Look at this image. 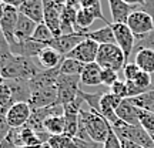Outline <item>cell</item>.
Wrapping results in <instances>:
<instances>
[{
    "label": "cell",
    "mask_w": 154,
    "mask_h": 148,
    "mask_svg": "<svg viewBox=\"0 0 154 148\" xmlns=\"http://www.w3.org/2000/svg\"><path fill=\"white\" fill-rule=\"evenodd\" d=\"M111 131V124L94 110H83L79 114V130L76 137L84 141L104 144Z\"/></svg>",
    "instance_id": "obj_1"
},
{
    "label": "cell",
    "mask_w": 154,
    "mask_h": 148,
    "mask_svg": "<svg viewBox=\"0 0 154 148\" xmlns=\"http://www.w3.org/2000/svg\"><path fill=\"white\" fill-rule=\"evenodd\" d=\"M42 71L32 59H24L13 53L0 57V76L3 80H32Z\"/></svg>",
    "instance_id": "obj_2"
},
{
    "label": "cell",
    "mask_w": 154,
    "mask_h": 148,
    "mask_svg": "<svg viewBox=\"0 0 154 148\" xmlns=\"http://www.w3.org/2000/svg\"><path fill=\"white\" fill-rule=\"evenodd\" d=\"M111 127H113V131L116 132V135L120 140L134 143L143 148H154V141L140 124L131 125V124H127V122H123L121 120H119Z\"/></svg>",
    "instance_id": "obj_3"
},
{
    "label": "cell",
    "mask_w": 154,
    "mask_h": 148,
    "mask_svg": "<svg viewBox=\"0 0 154 148\" xmlns=\"http://www.w3.org/2000/svg\"><path fill=\"white\" fill-rule=\"evenodd\" d=\"M96 63L101 68H110L114 71H120L123 67L127 64L124 53L117 44H103L99 46V53Z\"/></svg>",
    "instance_id": "obj_4"
},
{
    "label": "cell",
    "mask_w": 154,
    "mask_h": 148,
    "mask_svg": "<svg viewBox=\"0 0 154 148\" xmlns=\"http://www.w3.org/2000/svg\"><path fill=\"white\" fill-rule=\"evenodd\" d=\"M80 86V76H67V74H59L56 80V88L59 95V104L66 105L72 103L79 97V91L82 88Z\"/></svg>",
    "instance_id": "obj_5"
},
{
    "label": "cell",
    "mask_w": 154,
    "mask_h": 148,
    "mask_svg": "<svg viewBox=\"0 0 154 148\" xmlns=\"http://www.w3.org/2000/svg\"><path fill=\"white\" fill-rule=\"evenodd\" d=\"M126 24L128 26V29L131 30V33L134 34L136 40L140 37H143V36H146V34H149L150 32L154 30L153 19L149 16V13H146V11L143 10L141 7H138L136 11H133Z\"/></svg>",
    "instance_id": "obj_6"
},
{
    "label": "cell",
    "mask_w": 154,
    "mask_h": 148,
    "mask_svg": "<svg viewBox=\"0 0 154 148\" xmlns=\"http://www.w3.org/2000/svg\"><path fill=\"white\" fill-rule=\"evenodd\" d=\"M111 29L116 37V44L121 49L124 53L126 61L128 63V59L131 57L133 51H134V46H136V37L131 33V30L128 29L127 24H120V23H111Z\"/></svg>",
    "instance_id": "obj_7"
},
{
    "label": "cell",
    "mask_w": 154,
    "mask_h": 148,
    "mask_svg": "<svg viewBox=\"0 0 154 148\" xmlns=\"http://www.w3.org/2000/svg\"><path fill=\"white\" fill-rule=\"evenodd\" d=\"M44 3V19L43 23L51 30L54 37L61 34V10L63 6L53 0H43Z\"/></svg>",
    "instance_id": "obj_8"
},
{
    "label": "cell",
    "mask_w": 154,
    "mask_h": 148,
    "mask_svg": "<svg viewBox=\"0 0 154 148\" xmlns=\"http://www.w3.org/2000/svg\"><path fill=\"white\" fill-rule=\"evenodd\" d=\"M97 53H99V44L94 43L93 40H90V38H84L82 43L79 44V46H76L64 57L74 59V60L80 61L83 64H88V63H96Z\"/></svg>",
    "instance_id": "obj_9"
},
{
    "label": "cell",
    "mask_w": 154,
    "mask_h": 148,
    "mask_svg": "<svg viewBox=\"0 0 154 148\" xmlns=\"http://www.w3.org/2000/svg\"><path fill=\"white\" fill-rule=\"evenodd\" d=\"M84 38H87V33H80V32H76V33H70V34H60L54 37L51 41H50L47 46L54 49L56 51H59L63 57L67 56L70 51H72L76 46L82 43Z\"/></svg>",
    "instance_id": "obj_10"
},
{
    "label": "cell",
    "mask_w": 154,
    "mask_h": 148,
    "mask_svg": "<svg viewBox=\"0 0 154 148\" xmlns=\"http://www.w3.org/2000/svg\"><path fill=\"white\" fill-rule=\"evenodd\" d=\"M56 104H59V95H57L56 86H50V87L34 91V93H32V97L29 100V105H30L32 111L38 110V108L51 107V105Z\"/></svg>",
    "instance_id": "obj_11"
},
{
    "label": "cell",
    "mask_w": 154,
    "mask_h": 148,
    "mask_svg": "<svg viewBox=\"0 0 154 148\" xmlns=\"http://www.w3.org/2000/svg\"><path fill=\"white\" fill-rule=\"evenodd\" d=\"M17 20H19V10L16 7H11V6H6L5 11L0 17V30L3 36L6 37L9 46L16 43V38H14V33H16V27H17Z\"/></svg>",
    "instance_id": "obj_12"
},
{
    "label": "cell",
    "mask_w": 154,
    "mask_h": 148,
    "mask_svg": "<svg viewBox=\"0 0 154 148\" xmlns=\"http://www.w3.org/2000/svg\"><path fill=\"white\" fill-rule=\"evenodd\" d=\"M30 115H32V108L29 103H14L6 114V121L10 128H20L29 122Z\"/></svg>",
    "instance_id": "obj_13"
},
{
    "label": "cell",
    "mask_w": 154,
    "mask_h": 148,
    "mask_svg": "<svg viewBox=\"0 0 154 148\" xmlns=\"http://www.w3.org/2000/svg\"><path fill=\"white\" fill-rule=\"evenodd\" d=\"M124 98H120V97H117L114 95L113 93L110 91H107V93L103 94V97H101V101H100V115H103L106 120L110 122L111 125H114L116 122L119 121V117L116 114V110H117V107L120 105V103L123 101Z\"/></svg>",
    "instance_id": "obj_14"
},
{
    "label": "cell",
    "mask_w": 154,
    "mask_h": 148,
    "mask_svg": "<svg viewBox=\"0 0 154 148\" xmlns=\"http://www.w3.org/2000/svg\"><path fill=\"white\" fill-rule=\"evenodd\" d=\"M60 74V66L54 67V68H49V70H42V71L36 74V76L29 80V87H30V91L34 93L37 90H42V88L50 87V86H56V80Z\"/></svg>",
    "instance_id": "obj_15"
},
{
    "label": "cell",
    "mask_w": 154,
    "mask_h": 148,
    "mask_svg": "<svg viewBox=\"0 0 154 148\" xmlns=\"http://www.w3.org/2000/svg\"><path fill=\"white\" fill-rule=\"evenodd\" d=\"M79 9L80 7L76 0H69L64 3L61 10V34L76 33V17Z\"/></svg>",
    "instance_id": "obj_16"
},
{
    "label": "cell",
    "mask_w": 154,
    "mask_h": 148,
    "mask_svg": "<svg viewBox=\"0 0 154 148\" xmlns=\"http://www.w3.org/2000/svg\"><path fill=\"white\" fill-rule=\"evenodd\" d=\"M44 47H47V46L43 43H37L33 38H30L26 41H16L14 44H11L10 51L14 56H20L24 59H32V57H37Z\"/></svg>",
    "instance_id": "obj_17"
},
{
    "label": "cell",
    "mask_w": 154,
    "mask_h": 148,
    "mask_svg": "<svg viewBox=\"0 0 154 148\" xmlns=\"http://www.w3.org/2000/svg\"><path fill=\"white\" fill-rule=\"evenodd\" d=\"M109 7L113 23H120V24H126L130 14L138 9L137 6H130L123 0H109Z\"/></svg>",
    "instance_id": "obj_18"
},
{
    "label": "cell",
    "mask_w": 154,
    "mask_h": 148,
    "mask_svg": "<svg viewBox=\"0 0 154 148\" xmlns=\"http://www.w3.org/2000/svg\"><path fill=\"white\" fill-rule=\"evenodd\" d=\"M116 114L119 117V120H121L123 122L131 124V125H138L140 124V118H138L140 108H137L128 98H124L121 101L120 105L116 110Z\"/></svg>",
    "instance_id": "obj_19"
},
{
    "label": "cell",
    "mask_w": 154,
    "mask_h": 148,
    "mask_svg": "<svg viewBox=\"0 0 154 148\" xmlns=\"http://www.w3.org/2000/svg\"><path fill=\"white\" fill-rule=\"evenodd\" d=\"M19 13H22L29 19H32L33 22L43 23L44 19V3L43 0H24L20 7L17 9Z\"/></svg>",
    "instance_id": "obj_20"
},
{
    "label": "cell",
    "mask_w": 154,
    "mask_h": 148,
    "mask_svg": "<svg viewBox=\"0 0 154 148\" xmlns=\"http://www.w3.org/2000/svg\"><path fill=\"white\" fill-rule=\"evenodd\" d=\"M36 27H37V23L33 22L32 19H29L27 16L19 13L17 27H16V33H14L16 41H26V40H30L32 36H33V33H34V30H36Z\"/></svg>",
    "instance_id": "obj_21"
},
{
    "label": "cell",
    "mask_w": 154,
    "mask_h": 148,
    "mask_svg": "<svg viewBox=\"0 0 154 148\" xmlns=\"http://www.w3.org/2000/svg\"><path fill=\"white\" fill-rule=\"evenodd\" d=\"M11 90V95L14 103H29L32 97V91L26 80H6Z\"/></svg>",
    "instance_id": "obj_22"
},
{
    "label": "cell",
    "mask_w": 154,
    "mask_h": 148,
    "mask_svg": "<svg viewBox=\"0 0 154 148\" xmlns=\"http://www.w3.org/2000/svg\"><path fill=\"white\" fill-rule=\"evenodd\" d=\"M80 83L84 86H100L101 84V67L97 63H88L80 74Z\"/></svg>",
    "instance_id": "obj_23"
},
{
    "label": "cell",
    "mask_w": 154,
    "mask_h": 148,
    "mask_svg": "<svg viewBox=\"0 0 154 148\" xmlns=\"http://www.w3.org/2000/svg\"><path fill=\"white\" fill-rule=\"evenodd\" d=\"M134 63L144 73L154 74V51L149 49H141L134 53Z\"/></svg>",
    "instance_id": "obj_24"
},
{
    "label": "cell",
    "mask_w": 154,
    "mask_h": 148,
    "mask_svg": "<svg viewBox=\"0 0 154 148\" xmlns=\"http://www.w3.org/2000/svg\"><path fill=\"white\" fill-rule=\"evenodd\" d=\"M37 60L40 63V66L44 67V70H49V68H54V67L60 66L61 60H63V56L59 51H56L54 49H51V47L47 46L37 56Z\"/></svg>",
    "instance_id": "obj_25"
},
{
    "label": "cell",
    "mask_w": 154,
    "mask_h": 148,
    "mask_svg": "<svg viewBox=\"0 0 154 148\" xmlns=\"http://www.w3.org/2000/svg\"><path fill=\"white\" fill-rule=\"evenodd\" d=\"M87 38L93 40L94 43H97L99 46L116 44V37L114 33H113V29H111V24H107V26L99 29V30H94V32H88Z\"/></svg>",
    "instance_id": "obj_26"
},
{
    "label": "cell",
    "mask_w": 154,
    "mask_h": 148,
    "mask_svg": "<svg viewBox=\"0 0 154 148\" xmlns=\"http://www.w3.org/2000/svg\"><path fill=\"white\" fill-rule=\"evenodd\" d=\"M44 130L50 135H61L66 132V121L64 115H51L43 122Z\"/></svg>",
    "instance_id": "obj_27"
},
{
    "label": "cell",
    "mask_w": 154,
    "mask_h": 148,
    "mask_svg": "<svg viewBox=\"0 0 154 148\" xmlns=\"http://www.w3.org/2000/svg\"><path fill=\"white\" fill-rule=\"evenodd\" d=\"M97 20V17L94 16L93 11H90L88 9H79L76 17V32L80 33H88L87 29Z\"/></svg>",
    "instance_id": "obj_28"
},
{
    "label": "cell",
    "mask_w": 154,
    "mask_h": 148,
    "mask_svg": "<svg viewBox=\"0 0 154 148\" xmlns=\"http://www.w3.org/2000/svg\"><path fill=\"white\" fill-rule=\"evenodd\" d=\"M14 104V100L11 95V90L6 80H0V115H6L10 107Z\"/></svg>",
    "instance_id": "obj_29"
},
{
    "label": "cell",
    "mask_w": 154,
    "mask_h": 148,
    "mask_svg": "<svg viewBox=\"0 0 154 148\" xmlns=\"http://www.w3.org/2000/svg\"><path fill=\"white\" fill-rule=\"evenodd\" d=\"M128 100L140 110L154 113V87L151 90H149V91L137 95V97H133V98H128Z\"/></svg>",
    "instance_id": "obj_30"
},
{
    "label": "cell",
    "mask_w": 154,
    "mask_h": 148,
    "mask_svg": "<svg viewBox=\"0 0 154 148\" xmlns=\"http://www.w3.org/2000/svg\"><path fill=\"white\" fill-rule=\"evenodd\" d=\"M86 64H83L80 61L74 59H67L63 57L60 63V74H67V76H80Z\"/></svg>",
    "instance_id": "obj_31"
},
{
    "label": "cell",
    "mask_w": 154,
    "mask_h": 148,
    "mask_svg": "<svg viewBox=\"0 0 154 148\" xmlns=\"http://www.w3.org/2000/svg\"><path fill=\"white\" fill-rule=\"evenodd\" d=\"M76 2L80 9H88L90 11H93L94 16L97 17V19L103 20L106 24H111V23L107 22L104 14L101 13V3H100V0H76Z\"/></svg>",
    "instance_id": "obj_32"
},
{
    "label": "cell",
    "mask_w": 154,
    "mask_h": 148,
    "mask_svg": "<svg viewBox=\"0 0 154 148\" xmlns=\"http://www.w3.org/2000/svg\"><path fill=\"white\" fill-rule=\"evenodd\" d=\"M49 148H76L74 137H69L66 134L61 135H51L47 141Z\"/></svg>",
    "instance_id": "obj_33"
},
{
    "label": "cell",
    "mask_w": 154,
    "mask_h": 148,
    "mask_svg": "<svg viewBox=\"0 0 154 148\" xmlns=\"http://www.w3.org/2000/svg\"><path fill=\"white\" fill-rule=\"evenodd\" d=\"M32 38H33L34 41H37V43H43L47 46V44L54 38V36L51 33V30H50L44 23H38L36 30H34L33 36H32Z\"/></svg>",
    "instance_id": "obj_34"
},
{
    "label": "cell",
    "mask_w": 154,
    "mask_h": 148,
    "mask_svg": "<svg viewBox=\"0 0 154 148\" xmlns=\"http://www.w3.org/2000/svg\"><path fill=\"white\" fill-rule=\"evenodd\" d=\"M103 94L104 93H86L83 90L79 91V95L83 98V101L87 103L90 110H94L96 113H100V101H101Z\"/></svg>",
    "instance_id": "obj_35"
},
{
    "label": "cell",
    "mask_w": 154,
    "mask_h": 148,
    "mask_svg": "<svg viewBox=\"0 0 154 148\" xmlns=\"http://www.w3.org/2000/svg\"><path fill=\"white\" fill-rule=\"evenodd\" d=\"M138 118H140V125L147 131V134H149L150 137H151V140L154 141V113L140 110Z\"/></svg>",
    "instance_id": "obj_36"
},
{
    "label": "cell",
    "mask_w": 154,
    "mask_h": 148,
    "mask_svg": "<svg viewBox=\"0 0 154 148\" xmlns=\"http://www.w3.org/2000/svg\"><path fill=\"white\" fill-rule=\"evenodd\" d=\"M133 83L137 86L141 91H149V90H151V87H153V80H151V74H149V73H144V71H140L138 73V76L133 80Z\"/></svg>",
    "instance_id": "obj_37"
},
{
    "label": "cell",
    "mask_w": 154,
    "mask_h": 148,
    "mask_svg": "<svg viewBox=\"0 0 154 148\" xmlns=\"http://www.w3.org/2000/svg\"><path fill=\"white\" fill-rule=\"evenodd\" d=\"M141 49H149L154 51V30L136 40V46H134V51L133 53H136V51H138Z\"/></svg>",
    "instance_id": "obj_38"
},
{
    "label": "cell",
    "mask_w": 154,
    "mask_h": 148,
    "mask_svg": "<svg viewBox=\"0 0 154 148\" xmlns=\"http://www.w3.org/2000/svg\"><path fill=\"white\" fill-rule=\"evenodd\" d=\"M141 71L140 68H138V66L133 61V63H127L126 66L123 67V76H124V80L126 81H133L136 77L138 76V73Z\"/></svg>",
    "instance_id": "obj_39"
},
{
    "label": "cell",
    "mask_w": 154,
    "mask_h": 148,
    "mask_svg": "<svg viewBox=\"0 0 154 148\" xmlns=\"http://www.w3.org/2000/svg\"><path fill=\"white\" fill-rule=\"evenodd\" d=\"M119 80V73L110 68H101V84L107 87H111Z\"/></svg>",
    "instance_id": "obj_40"
},
{
    "label": "cell",
    "mask_w": 154,
    "mask_h": 148,
    "mask_svg": "<svg viewBox=\"0 0 154 148\" xmlns=\"http://www.w3.org/2000/svg\"><path fill=\"white\" fill-rule=\"evenodd\" d=\"M110 93L120 98H127V84L126 80H117V81L110 87Z\"/></svg>",
    "instance_id": "obj_41"
},
{
    "label": "cell",
    "mask_w": 154,
    "mask_h": 148,
    "mask_svg": "<svg viewBox=\"0 0 154 148\" xmlns=\"http://www.w3.org/2000/svg\"><path fill=\"white\" fill-rule=\"evenodd\" d=\"M103 148H121V143H120V138L116 135V132L113 131V127H111V131L109 134L107 140L103 144Z\"/></svg>",
    "instance_id": "obj_42"
},
{
    "label": "cell",
    "mask_w": 154,
    "mask_h": 148,
    "mask_svg": "<svg viewBox=\"0 0 154 148\" xmlns=\"http://www.w3.org/2000/svg\"><path fill=\"white\" fill-rule=\"evenodd\" d=\"M10 130H11L10 125H9L7 121H6V115H0V144L7 138Z\"/></svg>",
    "instance_id": "obj_43"
},
{
    "label": "cell",
    "mask_w": 154,
    "mask_h": 148,
    "mask_svg": "<svg viewBox=\"0 0 154 148\" xmlns=\"http://www.w3.org/2000/svg\"><path fill=\"white\" fill-rule=\"evenodd\" d=\"M9 53H11V51H10V46H9V43H7L6 37L3 36L2 30H0V57L9 54Z\"/></svg>",
    "instance_id": "obj_44"
},
{
    "label": "cell",
    "mask_w": 154,
    "mask_h": 148,
    "mask_svg": "<svg viewBox=\"0 0 154 148\" xmlns=\"http://www.w3.org/2000/svg\"><path fill=\"white\" fill-rule=\"evenodd\" d=\"M146 13H149V16L153 19V23H154V0H146L144 6H141Z\"/></svg>",
    "instance_id": "obj_45"
},
{
    "label": "cell",
    "mask_w": 154,
    "mask_h": 148,
    "mask_svg": "<svg viewBox=\"0 0 154 148\" xmlns=\"http://www.w3.org/2000/svg\"><path fill=\"white\" fill-rule=\"evenodd\" d=\"M24 0H3V3H5L6 6H11V7H16V9H19L20 7V5H22Z\"/></svg>",
    "instance_id": "obj_46"
},
{
    "label": "cell",
    "mask_w": 154,
    "mask_h": 148,
    "mask_svg": "<svg viewBox=\"0 0 154 148\" xmlns=\"http://www.w3.org/2000/svg\"><path fill=\"white\" fill-rule=\"evenodd\" d=\"M120 143H121V148H143V147H140V145H137V144L126 141V140H120Z\"/></svg>",
    "instance_id": "obj_47"
},
{
    "label": "cell",
    "mask_w": 154,
    "mask_h": 148,
    "mask_svg": "<svg viewBox=\"0 0 154 148\" xmlns=\"http://www.w3.org/2000/svg\"><path fill=\"white\" fill-rule=\"evenodd\" d=\"M123 2L130 6H137V7H141V6H144V3H146V0H123Z\"/></svg>",
    "instance_id": "obj_48"
},
{
    "label": "cell",
    "mask_w": 154,
    "mask_h": 148,
    "mask_svg": "<svg viewBox=\"0 0 154 148\" xmlns=\"http://www.w3.org/2000/svg\"><path fill=\"white\" fill-rule=\"evenodd\" d=\"M0 148H17L16 145H14V144L11 143L10 140H9V138H6L5 141H3V143L0 144Z\"/></svg>",
    "instance_id": "obj_49"
},
{
    "label": "cell",
    "mask_w": 154,
    "mask_h": 148,
    "mask_svg": "<svg viewBox=\"0 0 154 148\" xmlns=\"http://www.w3.org/2000/svg\"><path fill=\"white\" fill-rule=\"evenodd\" d=\"M19 148H49L47 144H42V145H32V147H19Z\"/></svg>",
    "instance_id": "obj_50"
},
{
    "label": "cell",
    "mask_w": 154,
    "mask_h": 148,
    "mask_svg": "<svg viewBox=\"0 0 154 148\" xmlns=\"http://www.w3.org/2000/svg\"><path fill=\"white\" fill-rule=\"evenodd\" d=\"M5 7H6V5L3 3V0H0V17H2L3 11H5Z\"/></svg>",
    "instance_id": "obj_51"
},
{
    "label": "cell",
    "mask_w": 154,
    "mask_h": 148,
    "mask_svg": "<svg viewBox=\"0 0 154 148\" xmlns=\"http://www.w3.org/2000/svg\"><path fill=\"white\" fill-rule=\"evenodd\" d=\"M53 2H56V3H60V5H64V3H67L69 0H53Z\"/></svg>",
    "instance_id": "obj_52"
},
{
    "label": "cell",
    "mask_w": 154,
    "mask_h": 148,
    "mask_svg": "<svg viewBox=\"0 0 154 148\" xmlns=\"http://www.w3.org/2000/svg\"><path fill=\"white\" fill-rule=\"evenodd\" d=\"M153 87H154V86H153ZM153 87H151V88H153Z\"/></svg>",
    "instance_id": "obj_53"
}]
</instances>
